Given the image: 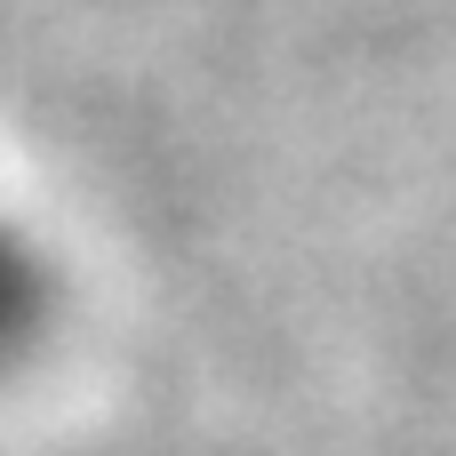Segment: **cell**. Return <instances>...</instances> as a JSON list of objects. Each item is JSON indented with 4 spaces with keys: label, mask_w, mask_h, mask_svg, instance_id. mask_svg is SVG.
<instances>
[{
    "label": "cell",
    "mask_w": 456,
    "mask_h": 456,
    "mask_svg": "<svg viewBox=\"0 0 456 456\" xmlns=\"http://www.w3.org/2000/svg\"><path fill=\"white\" fill-rule=\"evenodd\" d=\"M56 313H64L56 256L0 208V377L32 369V361L56 345Z\"/></svg>",
    "instance_id": "6da1fadb"
}]
</instances>
